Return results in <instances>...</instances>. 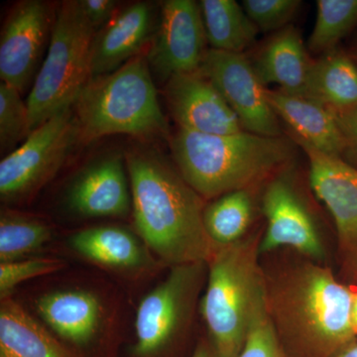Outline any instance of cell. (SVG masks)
I'll return each instance as SVG.
<instances>
[{"instance_id":"1","label":"cell","mask_w":357,"mask_h":357,"mask_svg":"<svg viewBox=\"0 0 357 357\" xmlns=\"http://www.w3.org/2000/svg\"><path fill=\"white\" fill-rule=\"evenodd\" d=\"M352 292L312 260L265 275V306L286 356L333 357L354 342Z\"/></svg>"},{"instance_id":"2","label":"cell","mask_w":357,"mask_h":357,"mask_svg":"<svg viewBox=\"0 0 357 357\" xmlns=\"http://www.w3.org/2000/svg\"><path fill=\"white\" fill-rule=\"evenodd\" d=\"M134 225L138 236L159 259L172 266L208 263L217 245L204 223V199L163 158L129 150Z\"/></svg>"},{"instance_id":"3","label":"cell","mask_w":357,"mask_h":357,"mask_svg":"<svg viewBox=\"0 0 357 357\" xmlns=\"http://www.w3.org/2000/svg\"><path fill=\"white\" fill-rule=\"evenodd\" d=\"M180 175L204 199L248 190L292 158L294 147L282 137L241 131L227 135L180 128L170 138Z\"/></svg>"},{"instance_id":"4","label":"cell","mask_w":357,"mask_h":357,"mask_svg":"<svg viewBox=\"0 0 357 357\" xmlns=\"http://www.w3.org/2000/svg\"><path fill=\"white\" fill-rule=\"evenodd\" d=\"M73 112L79 144L114 134L146 141L170 138L146 53L114 72L89 79Z\"/></svg>"},{"instance_id":"5","label":"cell","mask_w":357,"mask_h":357,"mask_svg":"<svg viewBox=\"0 0 357 357\" xmlns=\"http://www.w3.org/2000/svg\"><path fill=\"white\" fill-rule=\"evenodd\" d=\"M261 238L255 234L217 246L206 263L208 280L199 311L217 357H239L256 305L264 296Z\"/></svg>"},{"instance_id":"6","label":"cell","mask_w":357,"mask_h":357,"mask_svg":"<svg viewBox=\"0 0 357 357\" xmlns=\"http://www.w3.org/2000/svg\"><path fill=\"white\" fill-rule=\"evenodd\" d=\"M96 33L77 0L61 2L48 51L26 100L29 134L56 114L74 107L91 79Z\"/></svg>"},{"instance_id":"7","label":"cell","mask_w":357,"mask_h":357,"mask_svg":"<svg viewBox=\"0 0 357 357\" xmlns=\"http://www.w3.org/2000/svg\"><path fill=\"white\" fill-rule=\"evenodd\" d=\"M206 275V262L172 266L166 278L143 298L135 317L134 356H161L185 332Z\"/></svg>"},{"instance_id":"8","label":"cell","mask_w":357,"mask_h":357,"mask_svg":"<svg viewBox=\"0 0 357 357\" xmlns=\"http://www.w3.org/2000/svg\"><path fill=\"white\" fill-rule=\"evenodd\" d=\"M79 143L74 112L56 114L28 135L24 142L0 162V198L18 203L46 185Z\"/></svg>"},{"instance_id":"9","label":"cell","mask_w":357,"mask_h":357,"mask_svg":"<svg viewBox=\"0 0 357 357\" xmlns=\"http://www.w3.org/2000/svg\"><path fill=\"white\" fill-rule=\"evenodd\" d=\"M56 11L43 0L14 4L0 34V77L21 93L33 86L55 24Z\"/></svg>"},{"instance_id":"10","label":"cell","mask_w":357,"mask_h":357,"mask_svg":"<svg viewBox=\"0 0 357 357\" xmlns=\"http://www.w3.org/2000/svg\"><path fill=\"white\" fill-rule=\"evenodd\" d=\"M146 51L151 73L167 82L175 75L198 72L206 50L201 7L194 0H167Z\"/></svg>"},{"instance_id":"11","label":"cell","mask_w":357,"mask_h":357,"mask_svg":"<svg viewBox=\"0 0 357 357\" xmlns=\"http://www.w3.org/2000/svg\"><path fill=\"white\" fill-rule=\"evenodd\" d=\"M199 72L211 82L238 117L244 130L280 137L279 117L266 98V88L243 53L208 51Z\"/></svg>"},{"instance_id":"12","label":"cell","mask_w":357,"mask_h":357,"mask_svg":"<svg viewBox=\"0 0 357 357\" xmlns=\"http://www.w3.org/2000/svg\"><path fill=\"white\" fill-rule=\"evenodd\" d=\"M294 138L309 158L310 183L332 213L340 249L347 257L357 260V169L297 136Z\"/></svg>"},{"instance_id":"13","label":"cell","mask_w":357,"mask_h":357,"mask_svg":"<svg viewBox=\"0 0 357 357\" xmlns=\"http://www.w3.org/2000/svg\"><path fill=\"white\" fill-rule=\"evenodd\" d=\"M262 204L267 227L260 241V253L291 248L312 261L325 259V248L314 220L287 180L272 181Z\"/></svg>"},{"instance_id":"14","label":"cell","mask_w":357,"mask_h":357,"mask_svg":"<svg viewBox=\"0 0 357 357\" xmlns=\"http://www.w3.org/2000/svg\"><path fill=\"white\" fill-rule=\"evenodd\" d=\"M164 91L180 128L213 135L244 130L234 110L199 70L170 77Z\"/></svg>"},{"instance_id":"15","label":"cell","mask_w":357,"mask_h":357,"mask_svg":"<svg viewBox=\"0 0 357 357\" xmlns=\"http://www.w3.org/2000/svg\"><path fill=\"white\" fill-rule=\"evenodd\" d=\"M154 10L137 1L119 9L114 18L96 33L91 48V79L109 74L143 54L153 38Z\"/></svg>"},{"instance_id":"16","label":"cell","mask_w":357,"mask_h":357,"mask_svg":"<svg viewBox=\"0 0 357 357\" xmlns=\"http://www.w3.org/2000/svg\"><path fill=\"white\" fill-rule=\"evenodd\" d=\"M122 157H103L84 168L70 185L67 203L86 218L124 217L132 208Z\"/></svg>"},{"instance_id":"17","label":"cell","mask_w":357,"mask_h":357,"mask_svg":"<svg viewBox=\"0 0 357 357\" xmlns=\"http://www.w3.org/2000/svg\"><path fill=\"white\" fill-rule=\"evenodd\" d=\"M35 309L59 337L77 345L88 344L96 337L105 314L95 294L82 289L44 294L35 301Z\"/></svg>"},{"instance_id":"18","label":"cell","mask_w":357,"mask_h":357,"mask_svg":"<svg viewBox=\"0 0 357 357\" xmlns=\"http://www.w3.org/2000/svg\"><path fill=\"white\" fill-rule=\"evenodd\" d=\"M266 98L277 116L292 128L294 135L324 153L340 157L347 140L335 112L323 103L266 89Z\"/></svg>"},{"instance_id":"19","label":"cell","mask_w":357,"mask_h":357,"mask_svg":"<svg viewBox=\"0 0 357 357\" xmlns=\"http://www.w3.org/2000/svg\"><path fill=\"white\" fill-rule=\"evenodd\" d=\"M69 246L89 261L116 271L136 272L154 266L142 239L115 225L77 231L70 237Z\"/></svg>"},{"instance_id":"20","label":"cell","mask_w":357,"mask_h":357,"mask_svg":"<svg viewBox=\"0 0 357 357\" xmlns=\"http://www.w3.org/2000/svg\"><path fill=\"white\" fill-rule=\"evenodd\" d=\"M311 64L299 31L287 26L268 42L255 69L263 86L277 84L283 93L304 96Z\"/></svg>"},{"instance_id":"21","label":"cell","mask_w":357,"mask_h":357,"mask_svg":"<svg viewBox=\"0 0 357 357\" xmlns=\"http://www.w3.org/2000/svg\"><path fill=\"white\" fill-rule=\"evenodd\" d=\"M0 301V357H74L17 302Z\"/></svg>"},{"instance_id":"22","label":"cell","mask_w":357,"mask_h":357,"mask_svg":"<svg viewBox=\"0 0 357 357\" xmlns=\"http://www.w3.org/2000/svg\"><path fill=\"white\" fill-rule=\"evenodd\" d=\"M323 103L333 110L357 107V68L338 52H330L312 62L304 96Z\"/></svg>"},{"instance_id":"23","label":"cell","mask_w":357,"mask_h":357,"mask_svg":"<svg viewBox=\"0 0 357 357\" xmlns=\"http://www.w3.org/2000/svg\"><path fill=\"white\" fill-rule=\"evenodd\" d=\"M206 39L213 50L243 53L259 30L234 0L199 1Z\"/></svg>"},{"instance_id":"24","label":"cell","mask_w":357,"mask_h":357,"mask_svg":"<svg viewBox=\"0 0 357 357\" xmlns=\"http://www.w3.org/2000/svg\"><path fill=\"white\" fill-rule=\"evenodd\" d=\"M253 217V202L248 190L227 192L208 204L204 211L206 234L217 246L245 237Z\"/></svg>"},{"instance_id":"25","label":"cell","mask_w":357,"mask_h":357,"mask_svg":"<svg viewBox=\"0 0 357 357\" xmlns=\"http://www.w3.org/2000/svg\"><path fill=\"white\" fill-rule=\"evenodd\" d=\"M53 238L48 223L2 208L0 215V263L18 261L37 252Z\"/></svg>"},{"instance_id":"26","label":"cell","mask_w":357,"mask_h":357,"mask_svg":"<svg viewBox=\"0 0 357 357\" xmlns=\"http://www.w3.org/2000/svg\"><path fill=\"white\" fill-rule=\"evenodd\" d=\"M357 23V0H318L317 18L309 39L312 53L333 52Z\"/></svg>"},{"instance_id":"27","label":"cell","mask_w":357,"mask_h":357,"mask_svg":"<svg viewBox=\"0 0 357 357\" xmlns=\"http://www.w3.org/2000/svg\"><path fill=\"white\" fill-rule=\"evenodd\" d=\"M29 135V112L21 93L10 84H0V153L7 156Z\"/></svg>"},{"instance_id":"28","label":"cell","mask_w":357,"mask_h":357,"mask_svg":"<svg viewBox=\"0 0 357 357\" xmlns=\"http://www.w3.org/2000/svg\"><path fill=\"white\" fill-rule=\"evenodd\" d=\"M239 357H287L268 314L265 294L256 305Z\"/></svg>"},{"instance_id":"29","label":"cell","mask_w":357,"mask_h":357,"mask_svg":"<svg viewBox=\"0 0 357 357\" xmlns=\"http://www.w3.org/2000/svg\"><path fill=\"white\" fill-rule=\"evenodd\" d=\"M67 267L60 258L40 257L0 263V300L10 298L14 289L23 282L53 274Z\"/></svg>"},{"instance_id":"30","label":"cell","mask_w":357,"mask_h":357,"mask_svg":"<svg viewBox=\"0 0 357 357\" xmlns=\"http://www.w3.org/2000/svg\"><path fill=\"white\" fill-rule=\"evenodd\" d=\"M300 4L298 0H244L243 7L258 30L270 32L285 27Z\"/></svg>"},{"instance_id":"31","label":"cell","mask_w":357,"mask_h":357,"mask_svg":"<svg viewBox=\"0 0 357 357\" xmlns=\"http://www.w3.org/2000/svg\"><path fill=\"white\" fill-rule=\"evenodd\" d=\"M79 6L91 27L100 31L117 13L119 2L114 0H77Z\"/></svg>"},{"instance_id":"32","label":"cell","mask_w":357,"mask_h":357,"mask_svg":"<svg viewBox=\"0 0 357 357\" xmlns=\"http://www.w3.org/2000/svg\"><path fill=\"white\" fill-rule=\"evenodd\" d=\"M333 112L347 140V149H351L357 156V107Z\"/></svg>"},{"instance_id":"33","label":"cell","mask_w":357,"mask_h":357,"mask_svg":"<svg viewBox=\"0 0 357 357\" xmlns=\"http://www.w3.org/2000/svg\"><path fill=\"white\" fill-rule=\"evenodd\" d=\"M192 357H217L208 340L199 342Z\"/></svg>"},{"instance_id":"34","label":"cell","mask_w":357,"mask_h":357,"mask_svg":"<svg viewBox=\"0 0 357 357\" xmlns=\"http://www.w3.org/2000/svg\"><path fill=\"white\" fill-rule=\"evenodd\" d=\"M351 319L352 330L357 337V290L352 292Z\"/></svg>"},{"instance_id":"35","label":"cell","mask_w":357,"mask_h":357,"mask_svg":"<svg viewBox=\"0 0 357 357\" xmlns=\"http://www.w3.org/2000/svg\"><path fill=\"white\" fill-rule=\"evenodd\" d=\"M333 357H357V338Z\"/></svg>"}]
</instances>
